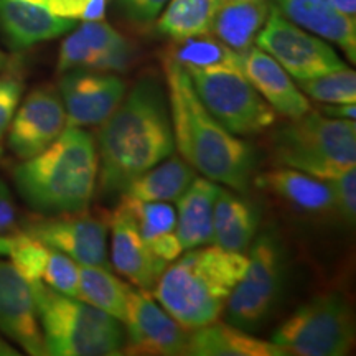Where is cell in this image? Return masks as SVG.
<instances>
[{"mask_svg": "<svg viewBox=\"0 0 356 356\" xmlns=\"http://www.w3.org/2000/svg\"><path fill=\"white\" fill-rule=\"evenodd\" d=\"M175 149L168 99L154 79L137 83L97 132V162L104 195L124 193L137 177Z\"/></svg>", "mask_w": 356, "mask_h": 356, "instance_id": "1", "label": "cell"}, {"mask_svg": "<svg viewBox=\"0 0 356 356\" xmlns=\"http://www.w3.org/2000/svg\"><path fill=\"white\" fill-rule=\"evenodd\" d=\"M173 142L188 165L229 188H248L256 165L254 149L213 118L195 91L188 71L163 60Z\"/></svg>", "mask_w": 356, "mask_h": 356, "instance_id": "2", "label": "cell"}, {"mask_svg": "<svg viewBox=\"0 0 356 356\" xmlns=\"http://www.w3.org/2000/svg\"><path fill=\"white\" fill-rule=\"evenodd\" d=\"M96 142L81 127H66L43 152L13 172L22 198L50 215L86 210L96 190Z\"/></svg>", "mask_w": 356, "mask_h": 356, "instance_id": "3", "label": "cell"}, {"mask_svg": "<svg viewBox=\"0 0 356 356\" xmlns=\"http://www.w3.org/2000/svg\"><path fill=\"white\" fill-rule=\"evenodd\" d=\"M246 266L243 252L220 246L188 249L160 274L154 297L185 330H195L216 322Z\"/></svg>", "mask_w": 356, "mask_h": 356, "instance_id": "4", "label": "cell"}, {"mask_svg": "<svg viewBox=\"0 0 356 356\" xmlns=\"http://www.w3.org/2000/svg\"><path fill=\"white\" fill-rule=\"evenodd\" d=\"M30 286L47 355L118 356L124 353L126 338L118 318L81 299L53 291L42 280Z\"/></svg>", "mask_w": 356, "mask_h": 356, "instance_id": "5", "label": "cell"}, {"mask_svg": "<svg viewBox=\"0 0 356 356\" xmlns=\"http://www.w3.org/2000/svg\"><path fill=\"white\" fill-rule=\"evenodd\" d=\"M279 165L332 180L356 165L355 121L305 113L274 136Z\"/></svg>", "mask_w": 356, "mask_h": 356, "instance_id": "6", "label": "cell"}, {"mask_svg": "<svg viewBox=\"0 0 356 356\" xmlns=\"http://www.w3.org/2000/svg\"><path fill=\"white\" fill-rule=\"evenodd\" d=\"M273 343L287 355H348L355 346V323L348 302L337 292L315 297L280 325Z\"/></svg>", "mask_w": 356, "mask_h": 356, "instance_id": "7", "label": "cell"}, {"mask_svg": "<svg viewBox=\"0 0 356 356\" xmlns=\"http://www.w3.org/2000/svg\"><path fill=\"white\" fill-rule=\"evenodd\" d=\"M186 71L204 108L234 136H256L275 122L273 106L256 91L243 71Z\"/></svg>", "mask_w": 356, "mask_h": 356, "instance_id": "8", "label": "cell"}, {"mask_svg": "<svg viewBox=\"0 0 356 356\" xmlns=\"http://www.w3.org/2000/svg\"><path fill=\"white\" fill-rule=\"evenodd\" d=\"M282 280L284 259L277 239L270 233L261 234L252 244L243 277L226 302L229 323L241 330L259 327L279 299Z\"/></svg>", "mask_w": 356, "mask_h": 356, "instance_id": "9", "label": "cell"}, {"mask_svg": "<svg viewBox=\"0 0 356 356\" xmlns=\"http://www.w3.org/2000/svg\"><path fill=\"white\" fill-rule=\"evenodd\" d=\"M254 43L297 81L346 68L345 61L340 60L330 44L320 37L307 33L284 17L277 7L269 10Z\"/></svg>", "mask_w": 356, "mask_h": 356, "instance_id": "10", "label": "cell"}, {"mask_svg": "<svg viewBox=\"0 0 356 356\" xmlns=\"http://www.w3.org/2000/svg\"><path fill=\"white\" fill-rule=\"evenodd\" d=\"M129 355L177 356L186 353L190 333L172 318L162 307L155 304L147 289L129 286L126 317Z\"/></svg>", "mask_w": 356, "mask_h": 356, "instance_id": "11", "label": "cell"}, {"mask_svg": "<svg viewBox=\"0 0 356 356\" xmlns=\"http://www.w3.org/2000/svg\"><path fill=\"white\" fill-rule=\"evenodd\" d=\"M25 231L47 248L65 252L78 264L108 267V222L83 211L60 213L30 221Z\"/></svg>", "mask_w": 356, "mask_h": 356, "instance_id": "12", "label": "cell"}, {"mask_svg": "<svg viewBox=\"0 0 356 356\" xmlns=\"http://www.w3.org/2000/svg\"><path fill=\"white\" fill-rule=\"evenodd\" d=\"M66 127L101 126L126 96V83L111 73L71 70L60 81Z\"/></svg>", "mask_w": 356, "mask_h": 356, "instance_id": "13", "label": "cell"}, {"mask_svg": "<svg viewBox=\"0 0 356 356\" xmlns=\"http://www.w3.org/2000/svg\"><path fill=\"white\" fill-rule=\"evenodd\" d=\"M66 129L63 102L55 91L38 88L17 109L8 127V147L22 160L43 152Z\"/></svg>", "mask_w": 356, "mask_h": 356, "instance_id": "14", "label": "cell"}, {"mask_svg": "<svg viewBox=\"0 0 356 356\" xmlns=\"http://www.w3.org/2000/svg\"><path fill=\"white\" fill-rule=\"evenodd\" d=\"M0 332L29 355H47L32 286L10 262L3 261H0Z\"/></svg>", "mask_w": 356, "mask_h": 356, "instance_id": "15", "label": "cell"}, {"mask_svg": "<svg viewBox=\"0 0 356 356\" xmlns=\"http://www.w3.org/2000/svg\"><path fill=\"white\" fill-rule=\"evenodd\" d=\"M111 259L114 269L134 286L147 291L152 289L168 264L152 254L124 200L111 215Z\"/></svg>", "mask_w": 356, "mask_h": 356, "instance_id": "16", "label": "cell"}, {"mask_svg": "<svg viewBox=\"0 0 356 356\" xmlns=\"http://www.w3.org/2000/svg\"><path fill=\"white\" fill-rule=\"evenodd\" d=\"M241 53V71L275 113L297 119L310 111V102L292 81L291 74L259 47Z\"/></svg>", "mask_w": 356, "mask_h": 356, "instance_id": "17", "label": "cell"}, {"mask_svg": "<svg viewBox=\"0 0 356 356\" xmlns=\"http://www.w3.org/2000/svg\"><path fill=\"white\" fill-rule=\"evenodd\" d=\"M76 26V20L51 13L37 0H0V29L13 50L61 37Z\"/></svg>", "mask_w": 356, "mask_h": 356, "instance_id": "18", "label": "cell"}, {"mask_svg": "<svg viewBox=\"0 0 356 356\" xmlns=\"http://www.w3.org/2000/svg\"><path fill=\"white\" fill-rule=\"evenodd\" d=\"M277 8L296 25L337 43L355 63L356 20L338 12L330 0H277Z\"/></svg>", "mask_w": 356, "mask_h": 356, "instance_id": "19", "label": "cell"}, {"mask_svg": "<svg viewBox=\"0 0 356 356\" xmlns=\"http://www.w3.org/2000/svg\"><path fill=\"white\" fill-rule=\"evenodd\" d=\"M221 188L210 178H195L178 202L175 233L184 251L213 241V211Z\"/></svg>", "mask_w": 356, "mask_h": 356, "instance_id": "20", "label": "cell"}, {"mask_svg": "<svg viewBox=\"0 0 356 356\" xmlns=\"http://www.w3.org/2000/svg\"><path fill=\"white\" fill-rule=\"evenodd\" d=\"M191 356H286L275 343L248 335L234 325L210 323L188 335L186 353Z\"/></svg>", "mask_w": 356, "mask_h": 356, "instance_id": "21", "label": "cell"}, {"mask_svg": "<svg viewBox=\"0 0 356 356\" xmlns=\"http://www.w3.org/2000/svg\"><path fill=\"white\" fill-rule=\"evenodd\" d=\"M259 226L256 207L238 195L222 190L213 211V244L226 251L243 252L254 241Z\"/></svg>", "mask_w": 356, "mask_h": 356, "instance_id": "22", "label": "cell"}, {"mask_svg": "<svg viewBox=\"0 0 356 356\" xmlns=\"http://www.w3.org/2000/svg\"><path fill=\"white\" fill-rule=\"evenodd\" d=\"M256 184L304 211L322 213L335 210L330 184L309 173L284 167L262 173L257 177Z\"/></svg>", "mask_w": 356, "mask_h": 356, "instance_id": "23", "label": "cell"}, {"mask_svg": "<svg viewBox=\"0 0 356 356\" xmlns=\"http://www.w3.org/2000/svg\"><path fill=\"white\" fill-rule=\"evenodd\" d=\"M122 200L131 208L142 238L152 254L165 264L180 257L184 248L175 233V208L167 202H139L127 195H124Z\"/></svg>", "mask_w": 356, "mask_h": 356, "instance_id": "24", "label": "cell"}, {"mask_svg": "<svg viewBox=\"0 0 356 356\" xmlns=\"http://www.w3.org/2000/svg\"><path fill=\"white\" fill-rule=\"evenodd\" d=\"M266 0H222L213 17L211 32L236 51L248 50L269 15Z\"/></svg>", "mask_w": 356, "mask_h": 356, "instance_id": "25", "label": "cell"}, {"mask_svg": "<svg viewBox=\"0 0 356 356\" xmlns=\"http://www.w3.org/2000/svg\"><path fill=\"white\" fill-rule=\"evenodd\" d=\"M195 178L197 173L184 159H163L137 177L124 195L139 202H177Z\"/></svg>", "mask_w": 356, "mask_h": 356, "instance_id": "26", "label": "cell"}, {"mask_svg": "<svg viewBox=\"0 0 356 356\" xmlns=\"http://www.w3.org/2000/svg\"><path fill=\"white\" fill-rule=\"evenodd\" d=\"M222 0H172L157 20V32L173 42L211 32L213 17Z\"/></svg>", "mask_w": 356, "mask_h": 356, "instance_id": "27", "label": "cell"}, {"mask_svg": "<svg viewBox=\"0 0 356 356\" xmlns=\"http://www.w3.org/2000/svg\"><path fill=\"white\" fill-rule=\"evenodd\" d=\"M168 56L186 70L241 71V53L210 37V33L175 42Z\"/></svg>", "mask_w": 356, "mask_h": 356, "instance_id": "28", "label": "cell"}, {"mask_svg": "<svg viewBox=\"0 0 356 356\" xmlns=\"http://www.w3.org/2000/svg\"><path fill=\"white\" fill-rule=\"evenodd\" d=\"M129 286L111 274L108 267L79 264L78 299L113 315L119 322L126 317Z\"/></svg>", "mask_w": 356, "mask_h": 356, "instance_id": "29", "label": "cell"}, {"mask_svg": "<svg viewBox=\"0 0 356 356\" xmlns=\"http://www.w3.org/2000/svg\"><path fill=\"white\" fill-rule=\"evenodd\" d=\"M78 33L97 58V71H126L134 61V47L102 20L84 22Z\"/></svg>", "mask_w": 356, "mask_h": 356, "instance_id": "30", "label": "cell"}, {"mask_svg": "<svg viewBox=\"0 0 356 356\" xmlns=\"http://www.w3.org/2000/svg\"><path fill=\"white\" fill-rule=\"evenodd\" d=\"M7 256L10 257V264L15 267L17 273L29 284L42 280L44 264H47L48 248L26 231L15 229L10 234Z\"/></svg>", "mask_w": 356, "mask_h": 356, "instance_id": "31", "label": "cell"}, {"mask_svg": "<svg viewBox=\"0 0 356 356\" xmlns=\"http://www.w3.org/2000/svg\"><path fill=\"white\" fill-rule=\"evenodd\" d=\"M299 88L315 101L328 104H345L356 101V73L346 68L332 71L322 76L302 79Z\"/></svg>", "mask_w": 356, "mask_h": 356, "instance_id": "32", "label": "cell"}, {"mask_svg": "<svg viewBox=\"0 0 356 356\" xmlns=\"http://www.w3.org/2000/svg\"><path fill=\"white\" fill-rule=\"evenodd\" d=\"M42 280H44V284L53 291L78 299L79 264L70 256H66L65 252L48 248V257Z\"/></svg>", "mask_w": 356, "mask_h": 356, "instance_id": "33", "label": "cell"}, {"mask_svg": "<svg viewBox=\"0 0 356 356\" xmlns=\"http://www.w3.org/2000/svg\"><path fill=\"white\" fill-rule=\"evenodd\" d=\"M24 92V78L17 66L0 74V140L10 127V122L20 106Z\"/></svg>", "mask_w": 356, "mask_h": 356, "instance_id": "34", "label": "cell"}, {"mask_svg": "<svg viewBox=\"0 0 356 356\" xmlns=\"http://www.w3.org/2000/svg\"><path fill=\"white\" fill-rule=\"evenodd\" d=\"M51 13L70 20H102L106 13V0H37Z\"/></svg>", "mask_w": 356, "mask_h": 356, "instance_id": "35", "label": "cell"}, {"mask_svg": "<svg viewBox=\"0 0 356 356\" xmlns=\"http://www.w3.org/2000/svg\"><path fill=\"white\" fill-rule=\"evenodd\" d=\"M332 186L333 200H335V210L340 211V215L346 221L353 222L356 215V170L348 168L340 175L327 180Z\"/></svg>", "mask_w": 356, "mask_h": 356, "instance_id": "36", "label": "cell"}, {"mask_svg": "<svg viewBox=\"0 0 356 356\" xmlns=\"http://www.w3.org/2000/svg\"><path fill=\"white\" fill-rule=\"evenodd\" d=\"M168 0H122V7L129 20L139 25H149L157 19Z\"/></svg>", "mask_w": 356, "mask_h": 356, "instance_id": "37", "label": "cell"}, {"mask_svg": "<svg viewBox=\"0 0 356 356\" xmlns=\"http://www.w3.org/2000/svg\"><path fill=\"white\" fill-rule=\"evenodd\" d=\"M15 204L7 185L0 180V234H7L15 231Z\"/></svg>", "mask_w": 356, "mask_h": 356, "instance_id": "38", "label": "cell"}, {"mask_svg": "<svg viewBox=\"0 0 356 356\" xmlns=\"http://www.w3.org/2000/svg\"><path fill=\"white\" fill-rule=\"evenodd\" d=\"M355 102H345V104H330L323 106L322 113L323 115L335 119H348V121H355Z\"/></svg>", "mask_w": 356, "mask_h": 356, "instance_id": "39", "label": "cell"}, {"mask_svg": "<svg viewBox=\"0 0 356 356\" xmlns=\"http://www.w3.org/2000/svg\"><path fill=\"white\" fill-rule=\"evenodd\" d=\"M332 6L337 8L338 12H341L346 17L356 15V0H330Z\"/></svg>", "mask_w": 356, "mask_h": 356, "instance_id": "40", "label": "cell"}, {"mask_svg": "<svg viewBox=\"0 0 356 356\" xmlns=\"http://www.w3.org/2000/svg\"><path fill=\"white\" fill-rule=\"evenodd\" d=\"M19 351L13 348L12 345H8L2 337H0V356H17Z\"/></svg>", "mask_w": 356, "mask_h": 356, "instance_id": "41", "label": "cell"}, {"mask_svg": "<svg viewBox=\"0 0 356 356\" xmlns=\"http://www.w3.org/2000/svg\"><path fill=\"white\" fill-rule=\"evenodd\" d=\"M7 65H8V58H7L6 53H3L2 50H0V71H2L3 68H6Z\"/></svg>", "mask_w": 356, "mask_h": 356, "instance_id": "42", "label": "cell"}, {"mask_svg": "<svg viewBox=\"0 0 356 356\" xmlns=\"http://www.w3.org/2000/svg\"><path fill=\"white\" fill-rule=\"evenodd\" d=\"M0 155H2V147H0Z\"/></svg>", "mask_w": 356, "mask_h": 356, "instance_id": "43", "label": "cell"}]
</instances>
